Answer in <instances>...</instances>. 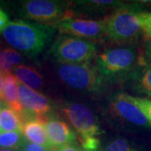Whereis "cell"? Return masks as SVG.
I'll return each mask as SVG.
<instances>
[{"mask_svg":"<svg viewBox=\"0 0 151 151\" xmlns=\"http://www.w3.org/2000/svg\"><path fill=\"white\" fill-rule=\"evenodd\" d=\"M55 29L48 24L19 19L9 22L3 31L6 42L29 57H36L51 43Z\"/></svg>","mask_w":151,"mask_h":151,"instance_id":"6da1fadb","label":"cell"},{"mask_svg":"<svg viewBox=\"0 0 151 151\" xmlns=\"http://www.w3.org/2000/svg\"><path fill=\"white\" fill-rule=\"evenodd\" d=\"M144 11L137 4H124L114 9L106 19V36L108 40L120 45L137 42L143 33L139 16Z\"/></svg>","mask_w":151,"mask_h":151,"instance_id":"7a4b0ae2","label":"cell"},{"mask_svg":"<svg viewBox=\"0 0 151 151\" xmlns=\"http://www.w3.org/2000/svg\"><path fill=\"white\" fill-rule=\"evenodd\" d=\"M139 61L137 51L132 46L108 49L96 56L95 66L107 81L126 80Z\"/></svg>","mask_w":151,"mask_h":151,"instance_id":"3957f363","label":"cell"},{"mask_svg":"<svg viewBox=\"0 0 151 151\" xmlns=\"http://www.w3.org/2000/svg\"><path fill=\"white\" fill-rule=\"evenodd\" d=\"M96 45L87 40L61 35L53 41L49 53L60 64H82L97 56Z\"/></svg>","mask_w":151,"mask_h":151,"instance_id":"277c9868","label":"cell"},{"mask_svg":"<svg viewBox=\"0 0 151 151\" xmlns=\"http://www.w3.org/2000/svg\"><path fill=\"white\" fill-rule=\"evenodd\" d=\"M59 79L72 89L84 92H100L106 81L91 62L82 64H60L56 68Z\"/></svg>","mask_w":151,"mask_h":151,"instance_id":"5b68a950","label":"cell"},{"mask_svg":"<svg viewBox=\"0 0 151 151\" xmlns=\"http://www.w3.org/2000/svg\"><path fill=\"white\" fill-rule=\"evenodd\" d=\"M65 35L87 40H99L106 35V19L101 20L85 19L66 14L63 19L50 25Z\"/></svg>","mask_w":151,"mask_h":151,"instance_id":"8992f818","label":"cell"},{"mask_svg":"<svg viewBox=\"0 0 151 151\" xmlns=\"http://www.w3.org/2000/svg\"><path fill=\"white\" fill-rule=\"evenodd\" d=\"M67 3L55 0H27L20 4V14L24 18L52 25L67 14Z\"/></svg>","mask_w":151,"mask_h":151,"instance_id":"52a82bcc","label":"cell"},{"mask_svg":"<svg viewBox=\"0 0 151 151\" xmlns=\"http://www.w3.org/2000/svg\"><path fill=\"white\" fill-rule=\"evenodd\" d=\"M62 113L78 134V138L97 137L103 134L93 113L84 104L67 103L62 108Z\"/></svg>","mask_w":151,"mask_h":151,"instance_id":"ba28073f","label":"cell"},{"mask_svg":"<svg viewBox=\"0 0 151 151\" xmlns=\"http://www.w3.org/2000/svg\"><path fill=\"white\" fill-rule=\"evenodd\" d=\"M19 94L24 108L20 115L24 123L30 119L48 116V113H50L52 103L41 92L35 91L19 82Z\"/></svg>","mask_w":151,"mask_h":151,"instance_id":"9c48e42d","label":"cell"},{"mask_svg":"<svg viewBox=\"0 0 151 151\" xmlns=\"http://www.w3.org/2000/svg\"><path fill=\"white\" fill-rule=\"evenodd\" d=\"M110 109L113 114L130 124L140 127L150 125L144 113L133 102L131 96L127 93H116L111 99Z\"/></svg>","mask_w":151,"mask_h":151,"instance_id":"30bf717a","label":"cell"},{"mask_svg":"<svg viewBox=\"0 0 151 151\" xmlns=\"http://www.w3.org/2000/svg\"><path fill=\"white\" fill-rule=\"evenodd\" d=\"M45 129L52 151L55 148L74 143L77 138L76 134L65 122L51 116H46Z\"/></svg>","mask_w":151,"mask_h":151,"instance_id":"8fae6325","label":"cell"},{"mask_svg":"<svg viewBox=\"0 0 151 151\" xmlns=\"http://www.w3.org/2000/svg\"><path fill=\"white\" fill-rule=\"evenodd\" d=\"M126 81L129 82L133 89L138 93L151 97V63L145 58H139L138 64L128 77Z\"/></svg>","mask_w":151,"mask_h":151,"instance_id":"7c38bea8","label":"cell"},{"mask_svg":"<svg viewBox=\"0 0 151 151\" xmlns=\"http://www.w3.org/2000/svg\"><path fill=\"white\" fill-rule=\"evenodd\" d=\"M45 119L46 116L24 122L23 124L21 134L25 140L44 146L52 151L45 129Z\"/></svg>","mask_w":151,"mask_h":151,"instance_id":"4fadbf2b","label":"cell"},{"mask_svg":"<svg viewBox=\"0 0 151 151\" xmlns=\"http://www.w3.org/2000/svg\"><path fill=\"white\" fill-rule=\"evenodd\" d=\"M19 81L15 76L12 73L4 75V92L1 99L4 100L7 107L21 115L24 108L19 99Z\"/></svg>","mask_w":151,"mask_h":151,"instance_id":"5bb4252c","label":"cell"},{"mask_svg":"<svg viewBox=\"0 0 151 151\" xmlns=\"http://www.w3.org/2000/svg\"><path fill=\"white\" fill-rule=\"evenodd\" d=\"M19 81L33 90H40L43 86V78L32 66L20 65L14 70Z\"/></svg>","mask_w":151,"mask_h":151,"instance_id":"9a60e30c","label":"cell"},{"mask_svg":"<svg viewBox=\"0 0 151 151\" xmlns=\"http://www.w3.org/2000/svg\"><path fill=\"white\" fill-rule=\"evenodd\" d=\"M24 122L19 113L9 107H4L0 111V132L21 133Z\"/></svg>","mask_w":151,"mask_h":151,"instance_id":"2e32d148","label":"cell"},{"mask_svg":"<svg viewBox=\"0 0 151 151\" xmlns=\"http://www.w3.org/2000/svg\"><path fill=\"white\" fill-rule=\"evenodd\" d=\"M23 57L19 51L8 48L0 52V72L3 75L11 73L17 66L21 65Z\"/></svg>","mask_w":151,"mask_h":151,"instance_id":"e0dca14e","label":"cell"},{"mask_svg":"<svg viewBox=\"0 0 151 151\" xmlns=\"http://www.w3.org/2000/svg\"><path fill=\"white\" fill-rule=\"evenodd\" d=\"M76 4L81 6L84 10L91 11H108V9H116L121 5L123 2L113 1V0H92V1H77Z\"/></svg>","mask_w":151,"mask_h":151,"instance_id":"ac0fdd59","label":"cell"},{"mask_svg":"<svg viewBox=\"0 0 151 151\" xmlns=\"http://www.w3.org/2000/svg\"><path fill=\"white\" fill-rule=\"evenodd\" d=\"M24 138L19 132H0V147L2 149L19 150L21 148Z\"/></svg>","mask_w":151,"mask_h":151,"instance_id":"d6986e66","label":"cell"},{"mask_svg":"<svg viewBox=\"0 0 151 151\" xmlns=\"http://www.w3.org/2000/svg\"><path fill=\"white\" fill-rule=\"evenodd\" d=\"M103 151H139L134 145L124 138H118L108 142Z\"/></svg>","mask_w":151,"mask_h":151,"instance_id":"ffe728a7","label":"cell"},{"mask_svg":"<svg viewBox=\"0 0 151 151\" xmlns=\"http://www.w3.org/2000/svg\"><path fill=\"white\" fill-rule=\"evenodd\" d=\"M133 102L137 105V107L144 113L149 124L151 126V99L135 97L131 96Z\"/></svg>","mask_w":151,"mask_h":151,"instance_id":"44dd1931","label":"cell"},{"mask_svg":"<svg viewBox=\"0 0 151 151\" xmlns=\"http://www.w3.org/2000/svg\"><path fill=\"white\" fill-rule=\"evenodd\" d=\"M79 142L84 150H97L100 145V139L93 136L79 138Z\"/></svg>","mask_w":151,"mask_h":151,"instance_id":"7402d4cb","label":"cell"},{"mask_svg":"<svg viewBox=\"0 0 151 151\" xmlns=\"http://www.w3.org/2000/svg\"><path fill=\"white\" fill-rule=\"evenodd\" d=\"M140 24L143 34L151 32V13L142 12L140 14Z\"/></svg>","mask_w":151,"mask_h":151,"instance_id":"603a6c76","label":"cell"},{"mask_svg":"<svg viewBox=\"0 0 151 151\" xmlns=\"http://www.w3.org/2000/svg\"><path fill=\"white\" fill-rule=\"evenodd\" d=\"M21 150L23 151H51L47 148L44 146L39 145L34 143H30L27 140H24L23 145L21 147Z\"/></svg>","mask_w":151,"mask_h":151,"instance_id":"cb8c5ba5","label":"cell"},{"mask_svg":"<svg viewBox=\"0 0 151 151\" xmlns=\"http://www.w3.org/2000/svg\"><path fill=\"white\" fill-rule=\"evenodd\" d=\"M145 39V60L151 63V32L144 34Z\"/></svg>","mask_w":151,"mask_h":151,"instance_id":"d4e9b609","label":"cell"},{"mask_svg":"<svg viewBox=\"0 0 151 151\" xmlns=\"http://www.w3.org/2000/svg\"><path fill=\"white\" fill-rule=\"evenodd\" d=\"M53 151H81V147L78 144H76V142L65 145L60 146L58 148H55L53 150Z\"/></svg>","mask_w":151,"mask_h":151,"instance_id":"484cf974","label":"cell"},{"mask_svg":"<svg viewBox=\"0 0 151 151\" xmlns=\"http://www.w3.org/2000/svg\"><path fill=\"white\" fill-rule=\"evenodd\" d=\"M9 24V19L4 11L0 9V32H3Z\"/></svg>","mask_w":151,"mask_h":151,"instance_id":"4316f807","label":"cell"},{"mask_svg":"<svg viewBox=\"0 0 151 151\" xmlns=\"http://www.w3.org/2000/svg\"><path fill=\"white\" fill-rule=\"evenodd\" d=\"M0 151H15L14 150H11V149H0Z\"/></svg>","mask_w":151,"mask_h":151,"instance_id":"83f0119b","label":"cell"},{"mask_svg":"<svg viewBox=\"0 0 151 151\" xmlns=\"http://www.w3.org/2000/svg\"><path fill=\"white\" fill-rule=\"evenodd\" d=\"M3 76H4V75H3V74H2V73L0 72V78H1V77H3Z\"/></svg>","mask_w":151,"mask_h":151,"instance_id":"f1b7e54d","label":"cell"},{"mask_svg":"<svg viewBox=\"0 0 151 151\" xmlns=\"http://www.w3.org/2000/svg\"><path fill=\"white\" fill-rule=\"evenodd\" d=\"M2 103H1V102H0V111H1V109H2Z\"/></svg>","mask_w":151,"mask_h":151,"instance_id":"f546056e","label":"cell"},{"mask_svg":"<svg viewBox=\"0 0 151 151\" xmlns=\"http://www.w3.org/2000/svg\"><path fill=\"white\" fill-rule=\"evenodd\" d=\"M16 151H23V150H22L21 149H19V150H17Z\"/></svg>","mask_w":151,"mask_h":151,"instance_id":"4dcf8cb0","label":"cell"},{"mask_svg":"<svg viewBox=\"0 0 151 151\" xmlns=\"http://www.w3.org/2000/svg\"><path fill=\"white\" fill-rule=\"evenodd\" d=\"M83 151H91V150H83ZM92 151H97V150H92Z\"/></svg>","mask_w":151,"mask_h":151,"instance_id":"1f68e13d","label":"cell"},{"mask_svg":"<svg viewBox=\"0 0 151 151\" xmlns=\"http://www.w3.org/2000/svg\"><path fill=\"white\" fill-rule=\"evenodd\" d=\"M2 50H1V45H0V52H1Z\"/></svg>","mask_w":151,"mask_h":151,"instance_id":"d6a6232c","label":"cell"}]
</instances>
